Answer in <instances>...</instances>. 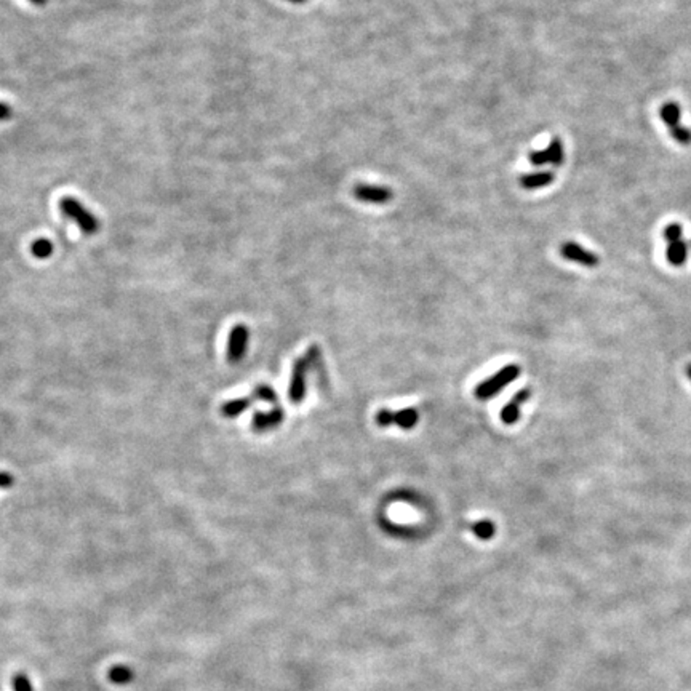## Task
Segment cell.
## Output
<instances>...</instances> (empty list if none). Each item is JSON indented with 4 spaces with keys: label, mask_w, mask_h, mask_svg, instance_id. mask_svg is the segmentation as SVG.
<instances>
[{
    "label": "cell",
    "mask_w": 691,
    "mask_h": 691,
    "mask_svg": "<svg viewBox=\"0 0 691 691\" xmlns=\"http://www.w3.org/2000/svg\"><path fill=\"white\" fill-rule=\"evenodd\" d=\"M555 175L552 171H538V173H528L521 176V186L527 191H535V189L546 187L552 185Z\"/></svg>",
    "instance_id": "9c48e42d"
},
{
    "label": "cell",
    "mask_w": 691,
    "mask_h": 691,
    "mask_svg": "<svg viewBox=\"0 0 691 691\" xmlns=\"http://www.w3.org/2000/svg\"><path fill=\"white\" fill-rule=\"evenodd\" d=\"M546 154H547V163L554 165V167H560V165L565 162V148L560 138L555 137L552 141H550V144L546 148Z\"/></svg>",
    "instance_id": "5bb4252c"
},
{
    "label": "cell",
    "mask_w": 691,
    "mask_h": 691,
    "mask_svg": "<svg viewBox=\"0 0 691 691\" xmlns=\"http://www.w3.org/2000/svg\"><path fill=\"white\" fill-rule=\"evenodd\" d=\"M376 423L379 427L393 426V412L389 408H381L376 413Z\"/></svg>",
    "instance_id": "44dd1931"
},
{
    "label": "cell",
    "mask_w": 691,
    "mask_h": 691,
    "mask_svg": "<svg viewBox=\"0 0 691 691\" xmlns=\"http://www.w3.org/2000/svg\"><path fill=\"white\" fill-rule=\"evenodd\" d=\"M59 210L63 211V215H66L72 221L77 223L79 228L83 232L85 236H93L100 229V221L93 215V213L88 211L85 207L74 197H63L59 200Z\"/></svg>",
    "instance_id": "6da1fadb"
},
{
    "label": "cell",
    "mask_w": 691,
    "mask_h": 691,
    "mask_svg": "<svg viewBox=\"0 0 691 691\" xmlns=\"http://www.w3.org/2000/svg\"><path fill=\"white\" fill-rule=\"evenodd\" d=\"M687 375H688V378L691 379V364L687 366Z\"/></svg>",
    "instance_id": "4316f807"
},
{
    "label": "cell",
    "mask_w": 691,
    "mask_h": 691,
    "mask_svg": "<svg viewBox=\"0 0 691 691\" xmlns=\"http://www.w3.org/2000/svg\"><path fill=\"white\" fill-rule=\"evenodd\" d=\"M285 412L282 407L275 405L269 413H255L252 419V429L255 432H267L284 423Z\"/></svg>",
    "instance_id": "52a82bcc"
},
{
    "label": "cell",
    "mask_w": 691,
    "mask_h": 691,
    "mask_svg": "<svg viewBox=\"0 0 691 691\" xmlns=\"http://www.w3.org/2000/svg\"><path fill=\"white\" fill-rule=\"evenodd\" d=\"M313 368V360H310L309 354L306 352L303 357L296 359V362L293 364L291 370V379H290V388H289V399L291 403H301L306 397V389H308V384H306V376H308L309 370Z\"/></svg>",
    "instance_id": "3957f363"
},
{
    "label": "cell",
    "mask_w": 691,
    "mask_h": 691,
    "mask_svg": "<svg viewBox=\"0 0 691 691\" xmlns=\"http://www.w3.org/2000/svg\"><path fill=\"white\" fill-rule=\"evenodd\" d=\"M663 236L666 240H668L669 243L672 242H677V240H682V237H683V228L680 224H677V223H672L669 226H666L664 228V232H663Z\"/></svg>",
    "instance_id": "ffe728a7"
},
{
    "label": "cell",
    "mask_w": 691,
    "mask_h": 691,
    "mask_svg": "<svg viewBox=\"0 0 691 691\" xmlns=\"http://www.w3.org/2000/svg\"><path fill=\"white\" fill-rule=\"evenodd\" d=\"M108 677H109V680L115 685H127V683L133 682L134 672H133V669L128 668V666L119 664V666H114V668H111Z\"/></svg>",
    "instance_id": "9a60e30c"
},
{
    "label": "cell",
    "mask_w": 691,
    "mask_h": 691,
    "mask_svg": "<svg viewBox=\"0 0 691 691\" xmlns=\"http://www.w3.org/2000/svg\"><path fill=\"white\" fill-rule=\"evenodd\" d=\"M11 687H13V691H34L29 677L23 674V672H18V674L13 675V678H11Z\"/></svg>",
    "instance_id": "d6986e66"
},
{
    "label": "cell",
    "mask_w": 691,
    "mask_h": 691,
    "mask_svg": "<svg viewBox=\"0 0 691 691\" xmlns=\"http://www.w3.org/2000/svg\"><path fill=\"white\" fill-rule=\"evenodd\" d=\"M530 162L535 167H542V165L547 163V154L546 149L544 151H531L530 152Z\"/></svg>",
    "instance_id": "7402d4cb"
},
{
    "label": "cell",
    "mask_w": 691,
    "mask_h": 691,
    "mask_svg": "<svg viewBox=\"0 0 691 691\" xmlns=\"http://www.w3.org/2000/svg\"><path fill=\"white\" fill-rule=\"evenodd\" d=\"M470 530H472V533L482 541H490L492 538L494 536V533H497V527H494V523L492 521H487V518L485 521H479V522L472 523Z\"/></svg>",
    "instance_id": "2e32d148"
},
{
    "label": "cell",
    "mask_w": 691,
    "mask_h": 691,
    "mask_svg": "<svg viewBox=\"0 0 691 691\" xmlns=\"http://www.w3.org/2000/svg\"><path fill=\"white\" fill-rule=\"evenodd\" d=\"M289 2H291V4H303V2H306V0H289Z\"/></svg>",
    "instance_id": "484cf974"
},
{
    "label": "cell",
    "mask_w": 691,
    "mask_h": 691,
    "mask_svg": "<svg viewBox=\"0 0 691 691\" xmlns=\"http://www.w3.org/2000/svg\"><path fill=\"white\" fill-rule=\"evenodd\" d=\"M53 250H54L53 243L48 240V238H37V240H34L33 245H30V253L39 260H47L48 256L53 253Z\"/></svg>",
    "instance_id": "e0dca14e"
},
{
    "label": "cell",
    "mask_w": 691,
    "mask_h": 691,
    "mask_svg": "<svg viewBox=\"0 0 691 691\" xmlns=\"http://www.w3.org/2000/svg\"><path fill=\"white\" fill-rule=\"evenodd\" d=\"M530 397H531V389L525 388L522 390H518V393L512 397V400L507 403V405H504L503 412H501V421L507 426L516 424L518 418H521V407L530 400Z\"/></svg>",
    "instance_id": "ba28073f"
},
{
    "label": "cell",
    "mask_w": 691,
    "mask_h": 691,
    "mask_svg": "<svg viewBox=\"0 0 691 691\" xmlns=\"http://www.w3.org/2000/svg\"><path fill=\"white\" fill-rule=\"evenodd\" d=\"M354 195L360 202L365 204H375L384 205L394 199L393 189L388 186H376V185H357L354 187Z\"/></svg>",
    "instance_id": "5b68a950"
},
{
    "label": "cell",
    "mask_w": 691,
    "mask_h": 691,
    "mask_svg": "<svg viewBox=\"0 0 691 691\" xmlns=\"http://www.w3.org/2000/svg\"><path fill=\"white\" fill-rule=\"evenodd\" d=\"M29 2H33L34 5H39V7H44V5H47L48 0H29Z\"/></svg>",
    "instance_id": "d4e9b609"
},
{
    "label": "cell",
    "mask_w": 691,
    "mask_h": 691,
    "mask_svg": "<svg viewBox=\"0 0 691 691\" xmlns=\"http://www.w3.org/2000/svg\"><path fill=\"white\" fill-rule=\"evenodd\" d=\"M253 395L250 397H240V399L226 402L221 407V414L224 418H237L238 414H242L243 412H247L250 405L253 403Z\"/></svg>",
    "instance_id": "4fadbf2b"
},
{
    "label": "cell",
    "mask_w": 691,
    "mask_h": 691,
    "mask_svg": "<svg viewBox=\"0 0 691 691\" xmlns=\"http://www.w3.org/2000/svg\"><path fill=\"white\" fill-rule=\"evenodd\" d=\"M659 115H661V120L664 122L666 125L669 127V132H675L677 128H680L682 124H680V119H682V108L678 103L675 101H669V103H666V105L661 108V111H659Z\"/></svg>",
    "instance_id": "30bf717a"
},
{
    "label": "cell",
    "mask_w": 691,
    "mask_h": 691,
    "mask_svg": "<svg viewBox=\"0 0 691 691\" xmlns=\"http://www.w3.org/2000/svg\"><path fill=\"white\" fill-rule=\"evenodd\" d=\"M518 375H521V366L518 365L503 366V368L498 370L493 376L485 379V381H482L479 386L475 388V390H474L475 397L479 400L492 399V397H494L498 393H501V390H503L507 384L516 381Z\"/></svg>",
    "instance_id": "7a4b0ae2"
},
{
    "label": "cell",
    "mask_w": 691,
    "mask_h": 691,
    "mask_svg": "<svg viewBox=\"0 0 691 691\" xmlns=\"http://www.w3.org/2000/svg\"><path fill=\"white\" fill-rule=\"evenodd\" d=\"M13 483H15L13 475L7 472V470H0V488L7 490V488H10L11 485H13Z\"/></svg>",
    "instance_id": "603a6c76"
},
{
    "label": "cell",
    "mask_w": 691,
    "mask_h": 691,
    "mask_svg": "<svg viewBox=\"0 0 691 691\" xmlns=\"http://www.w3.org/2000/svg\"><path fill=\"white\" fill-rule=\"evenodd\" d=\"M253 399L255 400H262V402L272 403V405H277V402H279L277 393H275V390L271 386H267V384H260V386L255 388V390H253Z\"/></svg>",
    "instance_id": "ac0fdd59"
},
{
    "label": "cell",
    "mask_w": 691,
    "mask_h": 691,
    "mask_svg": "<svg viewBox=\"0 0 691 691\" xmlns=\"http://www.w3.org/2000/svg\"><path fill=\"white\" fill-rule=\"evenodd\" d=\"M666 258H668L672 266H683L688 258V243L683 238L682 240L669 243L668 250H666Z\"/></svg>",
    "instance_id": "7c38bea8"
},
{
    "label": "cell",
    "mask_w": 691,
    "mask_h": 691,
    "mask_svg": "<svg viewBox=\"0 0 691 691\" xmlns=\"http://www.w3.org/2000/svg\"><path fill=\"white\" fill-rule=\"evenodd\" d=\"M419 421V413L417 408L407 407L400 410V412H393V426L400 427L403 431L413 429L414 426L418 424Z\"/></svg>",
    "instance_id": "8fae6325"
},
{
    "label": "cell",
    "mask_w": 691,
    "mask_h": 691,
    "mask_svg": "<svg viewBox=\"0 0 691 691\" xmlns=\"http://www.w3.org/2000/svg\"><path fill=\"white\" fill-rule=\"evenodd\" d=\"M11 117V109L5 103H0V122H5Z\"/></svg>",
    "instance_id": "cb8c5ba5"
},
{
    "label": "cell",
    "mask_w": 691,
    "mask_h": 691,
    "mask_svg": "<svg viewBox=\"0 0 691 691\" xmlns=\"http://www.w3.org/2000/svg\"><path fill=\"white\" fill-rule=\"evenodd\" d=\"M250 332L245 325H236L228 338V360L231 364L242 362L248 349Z\"/></svg>",
    "instance_id": "277c9868"
},
{
    "label": "cell",
    "mask_w": 691,
    "mask_h": 691,
    "mask_svg": "<svg viewBox=\"0 0 691 691\" xmlns=\"http://www.w3.org/2000/svg\"><path fill=\"white\" fill-rule=\"evenodd\" d=\"M560 255L564 256L565 260L578 262V265L586 266V267H596V266H598V262H600V260H598V256L596 253H592V252H589V250L583 248L576 242L562 243Z\"/></svg>",
    "instance_id": "8992f818"
}]
</instances>
